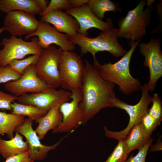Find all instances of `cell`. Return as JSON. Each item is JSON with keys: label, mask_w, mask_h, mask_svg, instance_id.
<instances>
[{"label": "cell", "mask_w": 162, "mask_h": 162, "mask_svg": "<svg viewBox=\"0 0 162 162\" xmlns=\"http://www.w3.org/2000/svg\"><path fill=\"white\" fill-rule=\"evenodd\" d=\"M115 84L103 79L97 70L85 60L81 90L82 100L79 106L83 113L82 123L86 124L102 109L112 107V100L116 97Z\"/></svg>", "instance_id": "1"}, {"label": "cell", "mask_w": 162, "mask_h": 162, "mask_svg": "<svg viewBox=\"0 0 162 162\" xmlns=\"http://www.w3.org/2000/svg\"><path fill=\"white\" fill-rule=\"evenodd\" d=\"M140 40L129 42L131 46L126 54L114 63L110 62L100 64L97 59L94 60L93 66L102 78L107 81L118 85L124 94L128 95L141 89L140 81L130 74V65L132 55Z\"/></svg>", "instance_id": "2"}, {"label": "cell", "mask_w": 162, "mask_h": 162, "mask_svg": "<svg viewBox=\"0 0 162 162\" xmlns=\"http://www.w3.org/2000/svg\"><path fill=\"white\" fill-rule=\"evenodd\" d=\"M118 28H113L102 32L94 38H90L77 33L69 38L75 45L80 47L81 55L91 53L94 60L96 59V55L99 52L107 51L116 57H123L127 51L119 43L117 36Z\"/></svg>", "instance_id": "3"}, {"label": "cell", "mask_w": 162, "mask_h": 162, "mask_svg": "<svg viewBox=\"0 0 162 162\" xmlns=\"http://www.w3.org/2000/svg\"><path fill=\"white\" fill-rule=\"evenodd\" d=\"M146 0H142L133 9L129 10L125 17L118 22V38H124L129 42L140 40L146 34V28L151 23L153 8L152 5L147 6Z\"/></svg>", "instance_id": "4"}, {"label": "cell", "mask_w": 162, "mask_h": 162, "mask_svg": "<svg viewBox=\"0 0 162 162\" xmlns=\"http://www.w3.org/2000/svg\"><path fill=\"white\" fill-rule=\"evenodd\" d=\"M142 94L139 102L134 105L128 104L116 97L112 100V107L125 110L129 116L128 124L124 129L119 131H114L104 127L105 136L118 141L124 139L135 125L141 123L145 115L148 112V107L151 103L152 96L149 93L147 83L141 86Z\"/></svg>", "instance_id": "5"}, {"label": "cell", "mask_w": 162, "mask_h": 162, "mask_svg": "<svg viewBox=\"0 0 162 162\" xmlns=\"http://www.w3.org/2000/svg\"><path fill=\"white\" fill-rule=\"evenodd\" d=\"M84 66L81 56L77 53L62 51L58 65L60 86L67 90L81 89Z\"/></svg>", "instance_id": "6"}, {"label": "cell", "mask_w": 162, "mask_h": 162, "mask_svg": "<svg viewBox=\"0 0 162 162\" xmlns=\"http://www.w3.org/2000/svg\"><path fill=\"white\" fill-rule=\"evenodd\" d=\"M62 50L50 45L43 49L34 64L37 76L47 86L56 88L60 86L58 65Z\"/></svg>", "instance_id": "7"}, {"label": "cell", "mask_w": 162, "mask_h": 162, "mask_svg": "<svg viewBox=\"0 0 162 162\" xmlns=\"http://www.w3.org/2000/svg\"><path fill=\"white\" fill-rule=\"evenodd\" d=\"M1 44L4 47L0 50V67H5L12 61L22 59L29 55H40L43 50L39 45L37 37L28 42L20 38L11 36L9 38H4Z\"/></svg>", "instance_id": "8"}, {"label": "cell", "mask_w": 162, "mask_h": 162, "mask_svg": "<svg viewBox=\"0 0 162 162\" xmlns=\"http://www.w3.org/2000/svg\"><path fill=\"white\" fill-rule=\"evenodd\" d=\"M71 91V100L64 102L59 106L62 119L60 124L52 130V132L54 134L72 133L82 124L83 115L79 106L82 98L81 90L74 89Z\"/></svg>", "instance_id": "9"}, {"label": "cell", "mask_w": 162, "mask_h": 162, "mask_svg": "<svg viewBox=\"0 0 162 162\" xmlns=\"http://www.w3.org/2000/svg\"><path fill=\"white\" fill-rule=\"evenodd\" d=\"M71 94L68 90L50 87L40 92L23 94L17 100L19 103L32 105L47 112L52 108L68 101Z\"/></svg>", "instance_id": "10"}, {"label": "cell", "mask_w": 162, "mask_h": 162, "mask_svg": "<svg viewBox=\"0 0 162 162\" xmlns=\"http://www.w3.org/2000/svg\"><path fill=\"white\" fill-rule=\"evenodd\" d=\"M160 40L152 37L148 43L139 46L140 53L144 57V66L149 68L150 77L147 83L149 91L154 90L158 80L162 76V51Z\"/></svg>", "instance_id": "11"}, {"label": "cell", "mask_w": 162, "mask_h": 162, "mask_svg": "<svg viewBox=\"0 0 162 162\" xmlns=\"http://www.w3.org/2000/svg\"><path fill=\"white\" fill-rule=\"evenodd\" d=\"M33 120L26 118L20 125L17 127L14 132L23 135L26 138L29 152V158L33 161H41L46 158L49 152L56 149L69 134L56 143L51 146L42 144L32 125Z\"/></svg>", "instance_id": "12"}, {"label": "cell", "mask_w": 162, "mask_h": 162, "mask_svg": "<svg viewBox=\"0 0 162 162\" xmlns=\"http://www.w3.org/2000/svg\"><path fill=\"white\" fill-rule=\"evenodd\" d=\"M37 36L40 46L43 49L48 48L52 44L58 46L62 51H73L75 45L69 40V37L58 32L49 23L41 20L39 21L35 31L29 35H26L25 39Z\"/></svg>", "instance_id": "13"}, {"label": "cell", "mask_w": 162, "mask_h": 162, "mask_svg": "<svg viewBox=\"0 0 162 162\" xmlns=\"http://www.w3.org/2000/svg\"><path fill=\"white\" fill-rule=\"evenodd\" d=\"M4 87L6 90L17 97L27 92L34 93L40 92L51 87L37 76L34 64L28 66L19 79L7 82Z\"/></svg>", "instance_id": "14"}, {"label": "cell", "mask_w": 162, "mask_h": 162, "mask_svg": "<svg viewBox=\"0 0 162 162\" xmlns=\"http://www.w3.org/2000/svg\"><path fill=\"white\" fill-rule=\"evenodd\" d=\"M4 28L11 36L29 35L34 32L39 21L34 15L24 11L14 10L6 14L4 20Z\"/></svg>", "instance_id": "15"}, {"label": "cell", "mask_w": 162, "mask_h": 162, "mask_svg": "<svg viewBox=\"0 0 162 162\" xmlns=\"http://www.w3.org/2000/svg\"><path fill=\"white\" fill-rule=\"evenodd\" d=\"M66 12L77 21L80 28L77 33L82 35L87 36L88 30L92 28L104 32L114 28L111 18H106V21L99 19L92 12L87 4L78 8L66 10Z\"/></svg>", "instance_id": "16"}, {"label": "cell", "mask_w": 162, "mask_h": 162, "mask_svg": "<svg viewBox=\"0 0 162 162\" xmlns=\"http://www.w3.org/2000/svg\"><path fill=\"white\" fill-rule=\"evenodd\" d=\"M52 24L59 32L69 38L77 33L80 28L77 21L72 16L60 10L49 12L41 16L40 20Z\"/></svg>", "instance_id": "17"}, {"label": "cell", "mask_w": 162, "mask_h": 162, "mask_svg": "<svg viewBox=\"0 0 162 162\" xmlns=\"http://www.w3.org/2000/svg\"><path fill=\"white\" fill-rule=\"evenodd\" d=\"M60 105L52 108L44 116L35 121L38 125L35 131L40 140L44 138L49 131L55 129L61 123L62 116L59 109Z\"/></svg>", "instance_id": "18"}, {"label": "cell", "mask_w": 162, "mask_h": 162, "mask_svg": "<svg viewBox=\"0 0 162 162\" xmlns=\"http://www.w3.org/2000/svg\"><path fill=\"white\" fill-rule=\"evenodd\" d=\"M0 10L6 14L18 10L33 15L42 12L37 0H0Z\"/></svg>", "instance_id": "19"}, {"label": "cell", "mask_w": 162, "mask_h": 162, "mask_svg": "<svg viewBox=\"0 0 162 162\" xmlns=\"http://www.w3.org/2000/svg\"><path fill=\"white\" fill-rule=\"evenodd\" d=\"M28 150L26 141L23 140L22 136L16 132L15 136L9 140L0 137V154L6 159L23 153Z\"/></svg>", "instance_id": "20"}, {"label": "cell", "mask_w": 162, "mask_h": 162, "mask_svg": "<svg viewBox=\"0 0 162 162\" xmlns=\"http://www.w3.org/2000/svg\"><path fill=\"white\" fill-rule=\"evenodd\" d=\"M152 137L145 131L141 123L134 126L124 139L127 151L139 149L146 144Z\"/></svg>", "instance_id": "21"}, {"label": "cell", "mask_w": 162, "mask_h": 162, "mask_svg": "<svg viewBox=\"0 0 162 162\" xmlns=\"http://www.w3.org/2000/svg\"><path fill=\"white\" fill-rule=\"evenodd\" d=\"M25 117L0 111V136L6 134L8 139L13 138L15 129L24 122Z\"/></svg>", "instance_id": "22"}, {"label": "cell", "mask_w": 162, "mask_h": 162, "mask_svg": "<svg viewBox=\"0 0 162 162\" xmlns=\"http://www.w3.org/2000/svg\"><path fill=\"white\" fill-rule=\"evenodd\" d=\"M87 4L92 12L101 20L106 12H116L122 10L117 3L110 0H89Z\"/></svg>", "instance_id": "23"}, {"label": "cell", "mask_w": 162, "mask_h": 162, "mask_svg": "<svg viewBox=\"0 0 162 162\" xmlns=\"http://www.w3.org/2000/svg\"><path fill=\"white\" fill-rule=\"evenodd\" d=\"M11 113L27 116L28 118L35 121L44 116L47 112L41 110L34 106L15 102L11 104Z\"/></svg>", "instance_id": "24"}, {"label": "cell", "mask_w": 162, "mask_h": 162, "mask_svg": "<svg viewBox=\"0 0 162 162\" xmlns=\"http://www.w3.org/2000/svg\"><path fill=\"white\" fill-rule=\"evenodd\" d=\"M129 153L127 151L124 139L118 141V143L112 152L104 162H124Z\"/></svg>", "instance_id": "25"}, {"label": "cell", "mask_w": 162, "mask_h": 162, "mask_svg": "<svg viewBox=\"0 0 162 162\" xmlns=\"http://www.w3.org/2000/svg\"><path fill=\"white\" fill-rule=\"evenodd\" d=\"M39 56L38 55H32L25 58L14 60L8 65L12 69L22 75L28 66L36 63Z\"/></svg>", "instance_id": "26"}, {"label": "cell", "mask_w": 162, "mask_h": 162, "mask_svg": "<svg viewBox=\"0 0 162 162\" xmlns=\"http://www.w3.org/2000/svg\"><path fill=\"white\" fill-rule=\"evenodd\" d=\"M151 107L148 109L149 114L161 122L162 120V103L161 98L157 93L153 94L151 99Z\"/></svg>", "instance_id": "27"}, {"label": "cell", "mask_w": 162, "mask_h": 162, "mask_svg": "<svg viewBox=\"0 0 162 162\" xmlns=\"http://www.w3.org/2000/svg\"><path fill=\"white\" fill-rule=\"evenodd\" d=\"M22 75L12 69L9 65L0 67V84L17 80Z\"/></svg>", "instance_id": "28"}, {"label": "cell", "mask_w": 162, "mask_h": 162, "mask_svg": "<svg viewBox=\"0 0 162 162\" xmlns=\"http://www.w3.org/2000/svg\"><path fill=\"white\" fill-rule=\"evenodd\" d=\"M153 139L151 138L146 144L138 149L137 154L133 156L132 154L124 162H145L148 151L152 144Z\"/></svg>", "instance_id": "29"}, {"label": "cell", "mask_w": 162, "mask_h": 162, "mask_svg": "<svg viewBox=\"0 0 162 162\" xmlns=\"http://www.w3.org/2000/svg\"><path fill=\"white\" fill-rule=\"evenodd\" d=\"M161 122L150 115L148 112L143 117L141 123L147 133L150 136L160 125Z\"/></svg>", "instance_id": "30"}, {"label": "cell", "mask_w": 162, "mask_h": 162, "mask_svg": "<svg viewBox=\"0 0 162 162\" xmlns=\"http://www.w3.org/2000/svg\"><path fill=\"white\" fill-rule=\"evenodd\" d=\"M72 8L69 0H51L46 9L41 13V16L51 11L56 10H65Z\"/></svg>", "instance_id": "31"}, {"label": "cell", "mask_w": 162, "mask_h": 162, "mask_svg": "<svg viewBox=\"0 0 162 162\" xmlns=\"http://www.w3.org/2000/svg\"><path fill=\"white\" fill-rule=\"evenodd\" d=\"M18 99V97L6 93L0 90V109L11 111V104Z\"/></svg>", "instance_id": "32"}, {"label": "cell", "mask_w": 162, "mask_h": 162, "mask_svg": "<svg viewBox=\"0 0 162 162\" xmlns=\"http://www.w3.org/2000/svg\"><path fill=\"white\" fill-rule=\"evenodd\" d=\"M29 150L22 154L14 156L6 159L4 162H34L29 158Z\"/></svg>", "instance_id": "33"}, {"label": "cell", "mask_w": 162, "mask_h": 162, "mask_svg": "<svg viewBox=\"0 0 162 162\" xmlns=\"http://www.w3.org/2000/svg\"><path fill=\"white\" fill-rule=\"evenodd\" d=\"M71 7L73 8H78L84 5L88 4L89 0H69Z\"/></svg>", "instance_id": "34"}, {"label": "cell", "mask_w": 162, "mask_h": 162, "mask_svg": "<svg viewBox=\"0 0 162 162\" xmlns=\"http://www.w3.org/2000/svg\"><path fill=\"white\" fill-rule=\"evenodd\" d=\"M161 136L159 137L156 143L153 145L151 146L150 151L155 152L161 151L162 148V143L161 141Z\"/></svg>", "instance_id": "35"}, {"label": "cell", "mask_w": 162, "mask_h": 162, "mask_svg": "<svg viewBox=\"0 0 162 162\" xmlns=\"http://www.w3.org/2000/svg\"><path fill=\"white\" fill-rule=\"evenodd\" d=\"M37 1L42 11V12L46 9L49 2V0H37Z\"/></svg>", "instance_id": "36"}, {"label": "cell", "mask_w": 162, "mask_h": 162, "mask_svg": "<svg viewBox=\"0 0 162 162\" xmlns=\"http://www.w3.org/2000/svg\"><path fill=\"white\" fill-rule=\"evenodd\" d=\"M5 29L4 27H2L0 28V34L2 33L3 32L5 31Z\"/></svg>", "instance_id": "37"}]
</instances>
